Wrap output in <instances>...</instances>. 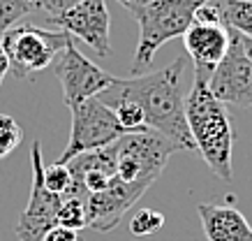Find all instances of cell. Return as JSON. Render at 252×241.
I'll return each mask as SVG.
<instances>
[{"label": "cell", "mask_w": 252, "mask_h": 241, "mask_svg": "<svg viewBox=\"0 0 252 241\" xmlns=\"http://www.w3.org/2000/svg\"><path fill=\"white\" fill-rule=\"evenodd\" d=\"M208 2L218 0H153L151 5L134 12L132 16L139 21V44L130 68L132 77H139L151 68L155 51L162 44L174 37H183L185 31L194 24L199 7Z\"/></svg>", "instance_id": "3"}, {"label": "cell", "mask_w": 252, "mask_h": 241, "mask_svg": "<svg viewBox=\"0 0 252 241\" xmlns=\"http://www.w3.org/2000/svg\"><path fill=\"white\" fill-rule=\"evenodd\" d=\"M222 5V21L238 35L252 37V0H224Z\"/></svg>", "instance_id": "14"}, {"label": "cell", "mask_w": 252, "mask_h": 241, "mask_svg": "<svg viewBox=\"0 0 252 241\" xmlns=\"http://www.w3.org/2000/svg\"><path fill=\"white\" fill-rule=\"evenodd\" d=\"M39 7V0H0V31L19 24V19Z\"/></svg>", "instance_id": "17"}, {"label": "cell", "mask_w": 252, "mask_h": 241, "mask_svg": "<svg viewBox=\"0 0 252 241\" xmlns=\"http://www.w3.org/2000/svg\"><path fill=\"white\" fill-rule=\"evenodd\" d=\"M118 2H121V5H123L125 9H130L132 14H134V12H139L141 7H146V5H151L153 0H118Z\"/></svg>", "instance_id": "22"}, {"label": "cell", "mask_w": 252, "mask_h": 241, "mask_svg": "<svg viewBox=\"0 0 252 241\" xmlns=\"http://www.w3.org/2000/svg\"><path fill=\"white\" fill-rule=\"evenodd\" d=\"M185 118L190 125L194 151L206 160L213 174L222 181H231V153L236 133L222 104L208 88L206 81H192L190 93L185 95Z\"/></svg>", "instance_id": "2"}, {"label": "cell", "mask_w": 252, "mask_h": 241, "mask_svg": "<svg viewBox=\"0 0 252 241\" xmlns=\"http://www.w3.org/2000/svg\"><path fill=\"white\" fill-rule=\"evenodd\" d=\"M197 213L208 241H252V227L248 218L231 204L201 202Z\"/></svg>", "instance_id": "13"}, {"label": "cell", "mask_w": 252, "mask_h": 241, "mask_svg": "<svg viewBox=\"0 0 252 241\" xmlns=\"http://www.w3.org/2000/svg\"><path fill=\"white\" fill-rule=\"evenodd\" d=\"M183 68L185 56L158 72H146L139 77L116 79L109 91L132 100L144 111L146 128L174 141L178 151H194L190 125L185 118V93H183Z\"/></svg>", "instance_id": "1"}, {"label": "cell", "mask_w": 252, "mask_h": 241, "mask_svg": "<svg viewBox=\"0 0 252 241\" xmlns=\"http://www.w3.org/2000/svg\"><path fill=\"white\" fill-rule=\"evenodd\" d=\"M81 0H39V7L46 9V14L51 16V19H58V16H63L65 12H69V9L74 7V5H79ZM49 19V21H51Z\"/></svg>", "instance_id": "20"}, {"label": "cell", "mask_w": 252, "mask_h": 241, "mask_svg": "<svg viewBox=\"0 0 252 241\" xmlns=\"http://www.w3.org/2000/svg\"><path fill=\"white\" fill-rule=\"evenodd\" d=\"M241 44H243V51H245V56H248V61H250V65H252V37H243V35H241Z\"/></svg>", "instance_id": "24"}, {"label": "cell", "mask_w": 252, "mask_h": 241, "mask_svg": "<svg viewBox=\"0 0 252 241\" xmlns=\"http://www.w3.org/2000/svg\"><path fill=\"white\" fill-rule=\"evenodd\" d=\"M144 190L123 183L121 179H111L107 190L93 193L86 200V213H88V227L97 232H109L121 223L125 213L132 209V204L141 200Z\"/></svg>", "instance_id": "12"}, {"label": "cell", "mask_w": 252, "mask_h": 241, "mask_svg": "<svg viewBox=\"0 0 252 241\" xmlns=\"http://www.w3.org/2000/svg\"><path fill=\"white\" fill-rule=\"evenodd\" d=\"M125 135L121 128L118 118L111 109L99 102L97 98L81 102L77 107H72V130H69V141L58 163L67 165L72 158L88 153V151H97V148L111 146Z\"/></svg>", "instance_id": "6"}, {"label": "cell", "mask_w": 252, "mask_h": 241, "mask_svg": "<svg viewBox=\"0 0 252 241\" xmlns=\"http://www.w3.org/2000/svg\"><path fill=\"white\" fill-rule=\"evenodd\" d=\"M56 223L63 227H69V230H81V227H88V213H86V200H77V197H65L61 202V209H58V216H56Z\"/></svg>", "instance_id": "15"}, {"label": "cell", "mask_w": 252, "mask_h": 241, "mask_svg": "<svg viewBox=\"0 0 252 241\" xmlns=\"http://www.w3.org/2000/svg\"><path fill=\"white\" fill-rule=\"evenodd\" d=\"M42 241H81V234H79L77 230L56 225V227H51V230L44 234V239Z\"/></svg>", "instance_id": "21"}, {"label": "cell", "mask_w": 252, "mask_h": 241, "mask_svg": "<svg viewBox=\"0 0 252 241\" xmlns=\"http://www.w3.org/2000/svg\"><path fill=\"white\" fill-rule=\"evenodd\" d=\"M164 223H167V218H164V213L158 209H148V207H144V209H139L134 216L130 218V232L134 234V237H151V234L160 232L162 227H164Z\"/></svg>", "instance_id": "16"}, {"label": "cell", "mask_w": 252, "mask_h": 241, "mask_svg": "<svg viewBox=\"0 0 252 241\" xmlns=\"http://www.w3.org/2000/svg\"><path fill=\"white\" fill-rule=\"evenodd\" d=\"M185 51L194 65V79L211 81L229 47V28L224 24H194L183 35Z\"/></svg>", "instance_id": "11"}, {"label": "cell", "mask_w": 252, "mask_h": 241, "mask_svg": "<svg viewBox=\"0 0 252 241\" xmlns=\"http://www.w3.org/2000/svg\"><path fill=\"white\" fill-rule=\"evenodd\" d=\"M208 88L222 104L252 107V65L243 51L241 35L234 28H229V47L208 81Z\"/></svg>", "instance_id": "9"}, {"label": "cell", "mask_w": 252, "mask_h": 241, "mask_svg": "<svg viewBox=\"0 0 252 241\" xmlns=\"http://www.w3.org/2000/svg\"><path fill=\"white\" fill-rule=\"evenodd\" d=\"M114 151L116 179L146 193L158 181L162 170L167 167L169 156L176 153L178 146L153 130H144L123 135L118 141H114Z\"/></svg>", "instance_id": "4"}, {"label": "cell", "mask_w": 252, "mask_h": 241, "mask_svg": "<svg viewBox=\"0 0 252 241\" xmlns=\"http://www.w3.org/2000/svg\"><path fill=\"white\" fill-rule=\"evenodd\" d=\"M69 42L72 37L61 28L49 31L32 24H16L2 33V49L16 79H31L46 70Z\"/></svg>", "instance_id": "5"}, {"label": "cell", "mask_w": 252, "mask_h": 241, "mask_svg": "<svg viewBox=\"0 0 252 241\" xmlns=\"http://www.w3.org/2000/svg\"><path fill=\"white\" fill-rule=\"evenodd\" d=\"M69 37L81 39L102 58L111 56V16L107 0H81L58 19H51Z\"/></svg>", "instance_id": "10"}, {"label": "cell", "mask_w": 252, "mask_h": 241, "mask_svg": "<svg viewBox=\"0 0 252 241\" xmlns=\"http://www.w3.org/2000/svg\"><path fill=\"white\" fill-rule=\"evenodd\" d=\"M44 186L56 195H65L72 186V174H69V167L56 160L51 167H44Z\"/></svg>", "instance_id": "19"}, {"label": "cell", "mask_w": 252, "mask_h": 241, "mask_svg": "<svg viewBox=\"0 0 252 241\" xmlns=\"http://www.w3.org/2000/svg\"><path fill=\"white\" fill-rule=\"evenodd\" d=\"M31 163H32V188L28 204L23 209L19 223H16V237L19 241H42L44 234L56 227V216L61 209L63 197L51 193L44 186V165H42V144L39 139L31 146Z\"/></svg>", "instance_id": "7"}, {"label": "cell", "mask_w": 252, "mask_h": 241, "mask_svg": "<svg viewBox=\"0 0 252 241\" xmlns=\"http://www.w3.org/2000/svg\"><path fill=\"white\" fill-rule=\"evenodd\" d=\"M7 72H9V61L5 56V49H2V31H0V84H2V79H5Z\"/></svg>", "instance_id": "23"}, {"label": "cell", "mask_w": 252, "mask_h": 241, "mask_svg": "<svg viewBox=\"0 0 252 241\" xmlns=\"http://www.w3.org/2000/svg\"><path fill=\"white\" fill-rule=\"evenodd\" d=\"M56 77L63 88V102L69 109L91 100V98H97L102 91H107L116 81V77H111L109 72L88 61L72 42L63 49L56 61Z\"/></svg>", "instance_id": "8"}, {"label": "cell", "mask_w": 252, "mask_h": 241, "mask_svg": "<svg viewBox=\"0 0 252 241\" xmlns=\"http://www.w3.org/2000/svg\"><path fill=\"white\" fill-rule=\"evenodd\" d=\"M21 139H23L21 125L7 114H0V160L7 158L21 144Z\"/></svg>", "instance_id": "18"}]
</instances>
